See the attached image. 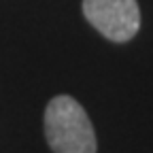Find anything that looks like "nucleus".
<instances>
[{
    "label": "nucleus",
    "instance_id": "f257e3e1",
    "mask_svg": "<svg viewBox=\"0 0 153 153\" xmlns=\"http://www.w3.org/2000/svg\"><path fill=\"white\" fill-rule=\"evenodd\" d=\"M45 136L53 153H96V132L72 96H55L45 108Z\"/></svg>",
    "mask_w": 153,
    "mask_h": 153
},
{
    "label": "nucleus",
    "instance_id": "f03ea898",
    "mask_svg": "<svg viewBox=\"0 0 153 153\" xmlns=\"http://www.w3.org/2000/svg\"><path fill=\"white\" fill-rule=\"evenodd\" d=\"M83 15L113 43H128L140 28V7L136 0H83Z\"/></svg>",
    "mask_w": 153,
    "mask_h": 153
}]
</instances>
